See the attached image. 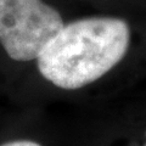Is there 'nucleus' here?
Returning <instances> with one entry per match:
<instances>
[{
    "mask_svg": "<svg viewBox=\"0 0 146 146\" xmlns=\"http://www.w3.org/2000/svg\"><path fill=\"white\" fill-rule=\"evenodd\" d=\"M63 26L43 0H0V43L12 60H36Z\"/></svg>",
    "mask_w": 146,
    "mask_h": 146,
    "instance_id": "2",
    "label": "nucleus"
},
{
    "mask_svg": "<svg viewBox=\"0 0 146 146\" xmlns=\"http://www.w3.org/2000/svg\"><path fill=\"white\" fill-rule=\"evenodd\" d=\"M130 29L117 17L73 21L54 36L36 58L39 72L50 83L74 90L101 78L125 56Z\"/></svg>",
    "mask_w": 146,
    "mask_h": 146,
    "instance_id": "1",
    "label": "nucleus"
},
{
    "mask_svg": "<svg viewBox=\"0 0 146 146\" xmlns=\"http://www.w3.org/2000/svg\"><path fill=\"white\" fill-rule=\"evenodd\" d=\"M1 146H42L35 141H31V140H16V141H10L6 143Z\"/></svg>",
    "mask_w": 146,
    "mask_h": 146,
    "instance_id": "3",
    "label": "nucleus"
}]
</instances>
